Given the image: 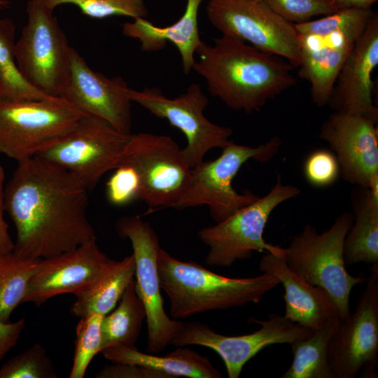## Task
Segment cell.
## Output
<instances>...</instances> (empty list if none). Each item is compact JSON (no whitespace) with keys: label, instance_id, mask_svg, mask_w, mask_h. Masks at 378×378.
Returning a JSON list of instances; mask_svg holds the SVG:
<instances>
[{"label":"cell","instance_id":"obj_24","mask_svg":"<svg viewBox=\"0 0 378 378\" xmlns=\"http://www.w3.org/2000/svg\"><path fill=\"white\" fill-rule=\"evenodd\" d=\"M353 223L344 243L346 265L378 263V180L356 186L351 195Z\"/></svg>","mask_w":378,"mask_h":378},{"label":"cell","instance_id":"obj_13","mask_svg":"<svg viewBox=\"0 0 378 378\" xmlns=\"http://www.w3.org/2000/svg\"><path fill=\"white\" fill-rule=\"evenodd\" d=\"M355 311L340 319L331 336L328 362L334 378L377 377L378 263L372 265Z\"/></svg>","mask_w":378,"mask_h":378},{"label":"cell","instance_id":"obj_30","mask_svg":"<svg viewBox=\"0 0 378 378\" xmlns=\"http://www.w3.org/2000/svg\"><path fill=\"white\" fill-rule=\"evenodd\" d=\"M103 317L97 313L80 317L76 328L75 350L70 378H83L94 357L101 353Z\"/></svg>","mask_w":378,"mask_h":378},{"label":"cell","instance_id":"obj_21","mask_svg":"<svg viewBox=\"0 0 378 378\" xmlns=\"http://www.w3.org/2000/svg\"><path fill=\"white\" fill-rule=\"evenodd\" d=\"M258 267L262 272L274 275L282 284L286 318L313 332L341 319L330 295L291 270L284 257L265 253Z\"/></svg>","mask_w":378,"mask_h":378},{"label":"cell","instance_id":"obj_22","mask_svg":"<svg viewBox=\"0 0 378 378\" xmlns=\"http://www.w3.org/2000/svg\"><path fill=\"white\" fill-rule=\"evenodd\" d=\"M203 0H187L185 11L174 24L167 27H158L144 18L127 22L122 27V34L139 41L141 49L146 52H154L163 49L167 42L173 43L178 49L183 71L188 74L195 62V54L202 43L200 39L197 15L200 6Z\"/></svg>","mask_w":378,"mask_h":378},{"label":"cell","instance_id":"obj_18","mask_svg":"<svg viewBox=\"0 0 378 378\" xmlns=\"http://www.w3.org/2000/svg\"><path fill=\"white\" fill-rule=\"evenodd\" d=\"M319 137L335 152L344 181L370 187L378 180L377 122L335 111L321 125Z\"/></svg>","mask_w":378,"mask_h":378},{"label":"cell","instance_id":"obj_26","mask_svg":"<svg viewBox=\"0 0 378 378\" xmlns=\"http://www.w3.org/2000/svg\"><path fill=\"white\" fill-rule=\"evenodd\" d=\"M135 285L134 279L125 290L118 306L104 316L101 326V352L117 345L135 347L146 318L144 304L136 292Z\"/></svg>","mask_w":378,"mask_h":378},{"label":"cell","instance_id":"obj_10","mask_svg":"<svg viewBox=\"0 0 378 378\" xmlns=\"http://www.w3.org/2000/svg\"><path fill=\"white\" fill-rule=\"evenodd\" d=\"M130 135L104 120L83 115L66 136L37 156L66 170L90 189L121 164Z\"/></svg>","mask_w":378,"mask_h":378},{"label":"cell","instance_id":"obj_20","mask_svg":"<svg viewBox=\"0 0 378 378\" xmlns=\"http://www.w3.org/2000/svg\"><path fill=\"white\" fill-rule=\"evenodd\" d=\"M377 65L378 14L372 10L337 76L328 105L335 111L361 115L377 122L372 78Z\"/></svg>","mask_w":378,"mask_h":378},{"label":"cell","instance_id":"obj_40","mask_svg":"<svg viewBox=\"0 0 378 378\" xmlns=\"http://www.w3.org/2000/svg\"><path fill=\"white\" fill-rule=\"evenodd\" d=\"M8 4L9 2L6 0H0V8L8 7Z\"/></svg>","mask_w":378,"mask_h":378},{"label":"cell","instance_id":"obj_1","mask_svg":"<svg viewBox=\"0 0 378 378\" xmlns=\"http://www.w3.org/2000/svg\"><path fill=\"white\" fill-rule=\"evenodd\" d=\"M88 202V188L66 170L37 155L18 162L5 190L16 230L13 252L41 260L96 238Z\"/></svg>","mask_w":378,"mask_h":378},{"label":"cell","instance_id":"obj_14","mask_svg":"<svg viewBox=\"0 0 378 378\" xmlns=\"http://www.w3.org/2000/svg\"><path fill=\"white\" fill-rule=\"evenodd\" d=\"M118 235L130 240L135 259V286L143 302L148 329L147 351H163L181 330L183 323L169 317L164 311L158 270L159 239L149 223L140 216L120 218L115 225Z\"/></svg>","mask_w":378,"mask_h":378},{"label":"cell","instance_id":"obj_6","mask_svg":"<svg viewBox=\"0 0 378 378\" xmlns=\"http://www.w3.org/2000/svg\"><path fill=\"white\" fill-rule=\"evenodd\" d=\"M85 115L64 97L0 99V153L17 163L66 136Z\"/></svg>","mask_w":378,"mask_h":378},{"label":"cell","instance_id":"obj_16","mask_svg":"<svg viewBox=\"0 0 378 378\" xmlns=\"http://www.w3.org/2000/svg\"><path fill=\"white\" fill-rule=\"evenodd\" d=\"M249 321L258 323L260 329L234 336L219 334L204 323H183L171 344L176 347L199 345L214 350L223 360L228 377L237 378L244 365L262 349L276 344H292L313 333L274 313L270 314L267 320L251 318Z\"/></svg>","mask_w":378,"mask_h":378},{"label":"cell","instance_id":"obj_11","mask_svg":"<svg viewBox=\"0 0 378 378\" xmlns=\"http://www.w3.org/2000/svg\"><path fill=\"white\" fill-rule=\"evenodd\" d=\"M122 164L137 171L141 183V200L150 210L175 208L190 180L191 169L182 148L166 135L131 134Z\"/></svg>","mask_w":378,"mask_h":378},{"label":"cell","instance_id":"obj_25","mask_svg":"<svg viewBox=\"0 0 378 378\" xmlns=\"http://www.w3.org/2000/svg\"><path fill=\"white\" fill-rule=\"evenodd\" d=\"M135 268L133 254L121 260L110 259L92 282L76 296L71 313L80 318L92 313L105 316L111 312L134 280Z\"/></svg>","mask_w":378,"mask_h":378},{"label":"cell","instance_id":"obj_34","mask_svg":"<svg viewBox=\"0 0 378 378\" xmlns=\"http://www.w3.org/2000/svg\"><path fill=\"white\" fill-rule=\"evenodd\" d=\"M286 20L299 24L318 15H327L334 10L327 0H259Z\"/></svg>","mask_w":378,"mask_h":378},{"label":"cell","instance_id":"obj_19","mask_svg":"<svg viewBox=\"0 0 378 378\" xmlns=\"http://www.w3.org/2000/svg\"><path fill=\"white\" fill-rule=\"evenodd\" d=\"M110 258L94 238L69 251L38 260L23 302L40 306L57 295H77L98 276Z\"/></svg>","mask_w":378,"mask_h":378},{"label":"cell","instance_id":"obj_4","mask_svg":"<svg viewBox=\"0 0 378 378\" xmlns=\"http://www.w3.org/2000/svg\"><path fill=\"white\" fill-rule=\"evenodd\" d=\"M371 9L346 8L295 24L300 49V76L310 83L312 102L328 105L337 76L363 33Z\"/></svg>","mask_w":378,"mask_h":378},{"label":"cell","instance_id":"obj_3","mask_svg":"<svg viewBox=\"0 0 378 378\" xmlns=\"http://www.w3.org/2000/svg\"><path fill=\"white\" fill-rule=\"evenodd\" d=\"M158 270L161 290L170 302L174 319L213 310L258 303L280 282L273 274L231 278L209 271L195 262L178 260L160 247Z\"/></svg>","mask_w":378,"mask_h":378},{"label":"cell","instance_id":"obj_23","mask_svg":"<svg viewBox=\"0 0 378 378\" xmlns=\"http://www.w3.org/2000/svg\"><path fill=\"white\" fill-rule=\"evenodd\" d=\"M111 363L145 367L165 374L168 378H221V373L208 357L185 346H177L164 356L141 352L135 347L117 345L101 352Z\"/></svg>","mask_w":378,"mask_h":378},{"label":"cell","instance_id":"obj_37","mask_svg":"<svg viewBox=\"0 0 378 378\" xmlns=\"http://www.w3.org/2000/svg\"><path fill=\"white\" fill-rule=\"evenodd\" d=\"M25 326L24 318L15 322L0 321V361L16 345Z\"/></svg>","mask_w":378,"mask_h":378},{"label":"cell","instance_id":"obj_32","mask_svg":"<svg viewBox=\"0 0 378 378\" xmlns=\"http://www.w3.org/2000/svg\"><path fill=\"white\" fill-rule=\"evenodd\" d=\"M57 372L45 349L35 344L8 360L0 368V378H55Z\"/></svg>","mask_w":378,"mask_h":378},{"label":"cell","instance_id":"obj_9","mask_svg":"<svg viewBox=\"0 0 378 378\" xmlns=\"http://www.w3.org/2000/svg\"><path fill=\"white\" fill-rule=\"evenodd\" d=\"M27 22L15 43V57L25 80L42 93L62 97L70 71V48L66 36L43 0H29Z\"/></svg>","mask_w":378,"mask_h":378},{"label":"cell","instance_id":"obj_17","mask_svg":"<svg viewBox=\"0 0 378 378\" xmlns=\"http://www.w3.org/2000/svg\"><path fill=\"white\" fill-rule=\"evenodd\" d=\"M130 89L121 77L108 78L92 70L71 47L69 76L62 97L85 115L100 118L117 130L131 134Z\"/></svg>","mask_w":378,"mask_h":378},{"label":"cell","instance_id":"obj_27","mask_svg":"<svg viewBox=\"0 0 378 378\" xmlns=\"http://www.w3.org/2000/svg\"><path fill=\"white\" fill-rule=\"evenodd\" d=\"M339 321L328 324L314 331L309 337L290 344L293 359L281 377L334 378L328 353L331 336Z\"/></svg>","mask_w":378,"mask_h":378},{"label":"cell","instance_id":"obj_8","mask_svg":"<svg viewBox=\"0 0 378 378\" xmlns=\"http://www.w3.org/2000/svg\"><path fill=\"white\" fill-rule=\"evenodd\" d=\"M300 193L299 188L283 184L281 174H278L275 185L266 195L224 220L201 229L198 237L209 247L205 262L228 267L237 260L251 258L253 252L284 257V248L267 243L263 237L264 230L274 209Z\"/></svg>","mask_w":378,"mask_h":378},{"label":"cell","instance_id":"obj_29","mask_svg":"<svg viewBox=\"0 0 378 378\" xmlns=\"http://www.w3.org/2000/svg\"><path fill=\"white\" fill-rule=\"evenodd\" d=\"M39 260L11 251L0 255V321L8 322L23 303L29 281Z\"/></svg>","mask_w":378,"mask_h":378},{"label":"cell","instance_id":"obj_31","mask_svg":"<svg viewBox=\"0 0 378 378\" xmlns=\"http://www.w3.org/2000/svg\"><path fill=\"white\" fill-rule=\"evenodd\" d=\"M50 9L62 4L76 6L88 17L104 19L111 16H126L133 19L148 16L144 0H43Z\"/></svg>","mask_w":378,"mask_h":378},{"label":"cell","instance_id":"obj_28","mask_svg":"<svg viewBox=\"0 0 378 378\" xmlns=\"http://www.w3.org/2000/svg\"><path fill=\"white\" fill-rule=\"evenodd\" d=\"M15 25L0 18V99H39L49 97L31 86L20 73L15 57Z\"/></svg>","mask_w":378,"mask_h":378},{"label":"cell","instance_id":"obj_33","mask_svg":"<svg viewBox=\"0 0 378 378\" xmlns=\"http://www.w3.org/2000/svg\"><path fill=\"white\" fill-rule=\"evenodd\" d=\"M113 170L106 184L109 203L122 206L141 200V183L137 171L127 164H122Z\"/></svg>","mask_w":378,"mask_h":378},{"label":"cell","instance_id":"obj_39","mask_svg":"<svg viewBox=\"0 0 378 378\" xmlns=\"http://www.w3.org/2000/svg\"><path fill=\"white\" fill-rule=\"evenodd\" d=\"M330 7L335 11L346 9H371L377 0H327Z\"/></svg>","mask_w":378,"mask_h":378},{"label":"cell","instance_id":"obj_35","mask_svg":"<svg viewBox=\"0 0 378 378\" xmlns=\"http://www.w3.org/2000/svg\"><path fill=\"white\" fill-rule=\"evenodd\" d=\"M303 174L308 183L324 188L333 184L338 178L340 169L334 153L327 149H317L306 158Z\"/></svg>","mask_w":378,"mask_h":378},{"label":"cell","instance_id":"obj_36","mask_svg":"<svg viewBox=\"0 0 378 378\" xmlns=\"http://www.w3.org/2000/svg\"><path fill=\"white\" fill-rule=\"evenodd\" d=\"M97 378H168L165 374L145 367L127 363H112L96 374Z\"/></svg>","mask_w":378,"mask_h":378},{"label":"cell","instance_id":"obj_7","mask_svg":"<svg viewBox=\"0 0 378 378\" xmlns=\"http://www.w3.org/2000/svg\"><path fill=\"white\" fill-rule=\"evenodd\" d=\"M281 144L282 140L279 136L255 147L230 141L216 159L203 160L191 169L188 188L175 208L206 205L216 223L224 220L260 197L248 190L239 193L232 187V180L243 164L250 160L260 162L270 161Z\"/></svg>","mask_w":378,"mask_h":378},{"label":"cell","instance_id":"obj_15","mask_svg":"<svg viewBox=\"0 0 378 378\" xmlns=\"http://www.w3.org/2000/svg\"><path fill=\"white\" fill-rule=\"evenodd\" d=\"M129 96L132 102L167 120L184 134L187 144L182 150L190 169L202 162L209 150L223 148L230 141L232 130L214 124L204 115L209 99L197 83H192L184 93L173 99L166 97L155 87L141 91L130 88Z\"/></svg>","mask_w":378,"mask_h":378},{"label":"cell","instance_id":"obj_12","mask_svg":"<svg viewBox=\"0 0 378 378\" xmlns=\"http://www.w3.org/2000/svg\"><path fill=\"white\" fill-rule=\"evenodd\" d=\"M206 15L222 35L300 65L298 34L291 23L259 0H209Z\"/></svg>","mask_w":378,"mask_h":378},{"label":"cell","instance_id":"obj_5","mask_svg":"<svg viewBox=\"0 0 378 378\" xmlns=\"http://www.w3.org/2000/svg\"><path fill=\"white\" fill-rule=\"evenodd\" d=\"M353 218L351 212H344L321 233L307 223L284 248V259L288 267L309 284L324 290L333 300L341 319L350 314L352 288L366 279L351 275L346 268L344 243Z\"/></svg>","mask_w":378,"mask_h":378},{"label":"cell","instance_id":"obj_38","mask_svg":"<svg viewBox=\"0 0 378 378\" xmlns=\"http://www.w3.org/2000/svg\"><path fill=\"white\" fill-rule=\"evenodd\" d=\"M5 172L0 163V255L13 251L14 242L9 232L8 225L5 220Z\"/></svg>","mask_w":378,"mask_h":378},{"label":"cell","instance_id":"obj_2","mask_svg":"<svg viewBox=\"0 0 378 378\" xmlns=\"http://www.w3.org/2000/svg\"><path fill=\"white\" fill-rule=\"evenodd\" d=\"M192 69L204 78L209 93L227 106L246 113L294 86L293 67L284 58L226 35L204 41Z\"/></svg>","mask_w":378,"mask_h":378}]
</instances>
